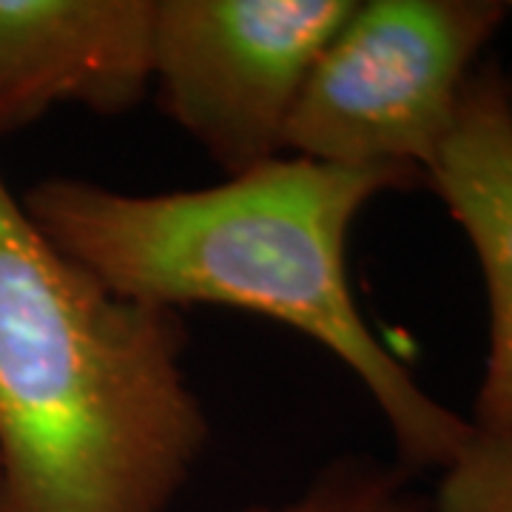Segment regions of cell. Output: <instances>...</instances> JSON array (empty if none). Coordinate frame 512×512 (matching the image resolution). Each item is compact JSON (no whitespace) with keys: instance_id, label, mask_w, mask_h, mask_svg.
Returning a JSON list of instances; mask_svg holds the SVG:
<instances>
[{"instance_id":"1","label":"cell","mask_w":512,"mask_h":512,"mask_svg":"<svg viewBox=\"0 0 512 512\" xmlns=\"http://www.w3.org/2000/svg\"><path fill=\"white\" fill-rule=\"evenodd\" d=\"M427 185L413 168H350L276 157L220 185L128 194L49 177L23 194L43 239L131 302L217 305L268 316L333 353L379 407L396 464L444 470L473 424L430 396L376 339L348 274V239L367 202Z\"/></svg>"},{"instance_id":"2","label":"cell","mask_w":512,"mask_h":512,"mask_svg":"<svg viewBox=\"0 0 512 512\" xmlns=\"http://www.w3.org/2000/svg\"><path fill=\"white\" fill-rule=\"evenodd\" d=\"M188 330L43 239L0 174V512H171L211 439Z\"/></svg>"},{"instance_id":"3","label":"cell","mask_w":512,"mask_h":512,"mask_svg":"<svg viewBox=\"0 0 512 512\" xmlns=\"http://www.w3.org/2000/svg\"><path fill=\"white\" fill-rule=\"evenodd\" d=\"M510 15L501 0H365L313 60L285 151L427 177L481 52Z\"/></svg>"},{"instance_id":"4","label":"cell","mask_w":512,"mask_h":512,"mask_svg":"<svg viewBox=\"0 0 512 512\" xmlns=\"http://www.w3.org/2000/svg\"><path fill=\"white\" fill-rule=\"evenodd\" d=\"M356 0H157L154 86L228 177L285 151L293 103Z\"/></svg>"},{"instance_id":"5","label":"cell","mask_w":512,"mask_h":512,"mask_svg":"<svg viewBox=\"0 0 512 512\" xmlns=\"http://www.w3.org/2000/svg\"><path fill=\"white\" fill-rule=\"evenodd\" d=\"M157 0H0V137L57 106L126 114L154 86Z\"/></svg>"},{"instance_id":"6","label":"cell","mask_w":512,"mask_h":512,"mask_svg":"<svg viewBox=\"0 0 512 512\" xmlns=\"http://www.w3.org/2000/svg\"><path fill=\"white\" fill-rule=\"evenodd\" d=\"M427 188L467 234L484 276L490 345L470 424L498 427L512 421V117L495 60H481L470 77Z\"/></svg>"},{"instance_id":"7","label":"cell","mask_w":512,"mask_h":512,"mask_svg":"<svg viewBox=\"0 0 512 512\" xmlns=\"http://www.w3.org/2000/svg\"><path fill=\"white\" fill-rule=\"evenodd\" d=\"M413 473L402 464L348 456L322 467L288 501L256 504L245 512H430V501L413 490Z\"/></svg>"},{"instance_id":"8","label":"cell","mask_w":512,"mask_h":512,"mask_svg":"<svg viewBox=\"0 0 512 512\" xmlns=\"http://www.w3.org/2000/svg\"><path fill=\"white\" fill-rule=\"evenodd\" d=\"M430 512H512V421L470 430L441 470Z\"/></svg>"},{"instance_id":"9","label":"cell","mask_w":512,"mask_h":512,"mask_svg":"<svg viewBox=\"0 0 512 512\" xmlns=\"http://www.w3.org/2000/svg\"><path fill=\"white\" fill-rule=\"evenodd\" d=\"M504 89H507V109L512 117V72H504Z\"/></svg>"},{"instance_id":"10","label":"cell","mask_w":512,"mask_h":512,"mask_svg":"<svg viewBox=\"0 0 512 512\" xmlns=\"http://www.w3.org/2000/svg\"><path fill=\"white\" fill-rule=\"evenodd\" d=\"M510 12H512V3H510Z\"/></svg>"}]
</instances>
